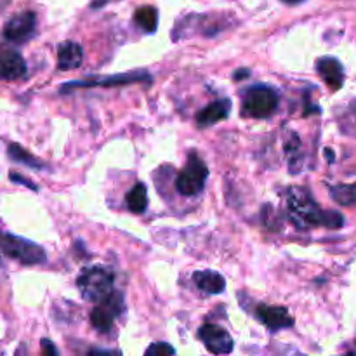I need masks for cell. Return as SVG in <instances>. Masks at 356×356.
Instances as JSON below:
<instances>
[{"mask_svg":"<svg viewBox=\"0 0 356 356\" xmlns=\"http://www.w3.org/2000/svg\"><path fill=\"white\" fill-rule=\"evenodd\" d=\"M7 155H9V159H13L14 162L21 163V165L30 167V169H44L45 167V163L42 162L40 159L33 156L30 152H26L24 148H21V146L16 145V143L9 145V148H7Z\"/></svg>","mask_w":356,"mask_h":356,"instance_id":"18","label":"cell"},{"mask_svg":"<svg viewBox=\"0 0 356 356\" xmlns=\"http://www.w3.org/2000/svg\"><path fill=\"white\" fill-rule=\"evenodd\" d=\"M0 254L24 264H42L47 259V254L40 245L7 233L0 235Z\"/></svg>","mask_w":356,"mask_h":356,"instance_id":"5","label":"cell"},{"mask_svg":"<svg viewBox=\"0 0 356 356\" xmlns=\"http://www.w3.org/2000/svg\"><path fill=\"white\" fill-rule=\"evenodd\" d=\"M149 76L146 73H125V75L104 76V80H90V82H73L68 86H63L61 90H68L72 87H90V86H115V83H131L139 82V80H148Z\"/></svg>","mask_w":356,"mask_h":356,"instance_id":"15","label":"cell"},{"mask_svg":"<svg viewBox=\"0 0 356 356\" xmlns=\"http://www.w3.org/2000/svg\"><path fill=\"white\" fill-rule=\"evenodd\" d=\"M76 285L86 301L101 302L113 292L115 275L104 266H90L82 270Z\"/></svg>","mask_w":356,"mask_h":356,"instance_id":"2","label":"cell"},{"mask_svg":"<svg viewBox=\"0 0 356 356\" xmlns=\"http://www.w3.org/2000/svg\"><path fill=\"white\" fill-rule=\"evenodd\" d=\"M125 202H127L129 211L134 214H143L148 207V190L143 183H136L131 188L127 195H125Z\"/></svg>","mask_w":356,"mask_h":356,"instance_id":"16","label":"cell"},{"mask_svg":"<svg viewBox=\"0 0 356 356\" xmlns=\"http://www.w3.org/2000/svg\"><path fill=\"white\" fill-rule=\"evenodd\" d=\"M249 75H250L249 70L242 68V70H238V72L233 73V79H235V80H243V79H245V76H249Z\"/></svg>","mask_w":356,"mask_h":356,"instance_id":"23","label":"cell"},{"mask_svg":"<svg viewBox=\"0 0 356 356\" xmlns=\"http://www.w3.org/2000/svg\"><path fill=\"white\" fill-rule=\"evenodd\" d=\"M83 61V49L76 42H63L58 45V68L63 72L76 70Z\"/></svg>","mask_w":356,"mask_h":356,"instance_id":"13","label":"cell"},{"mask_svg":"<svg viewBox=\"0 0 356 356\" xmlns=\"http://www.w3.org/2000/svg\"><path fill=\"white\" fill-rule=\"evenodd\" d=\"M256 316L271 332H278V330L289 329V327L294 325V318L291 316L289 309L282 308V306L261 305L256 309Z\"/></svg>","mask_w":356,"mask_h":356,"instance_id":"9","label":"cell"},{"mask_svg":"<svg viewBox=\"0 0 356 356\" xmlns=\"http://www.w3.org/2000/svg\"><path fill=\"white\" fill-rule=\"evenodd\" d=\"M9 179L13 181V183H17V184H23V186H28L30 190L33 191H38V186L35 183H31L30 179H24V177H21L17 172H9Z\"/></svg>","mask_w":356,"mask_h":356,"instance_id":"21","label":"cell"},{"mask_svg":"<svg viewBox=\"0 0 356 356\" xmlns=\"http://www.w3.org/2000/svg\"><path fill=\"white\" fill-rule=\"evenodd\" d=\"M26 75V63L23 56L14 49H2L0 51V79L17 80Z\"/></svg>","mask_w":356,"mask_h":356,"instance_id":"10","label":"cell"},{"mask_svg":"<svg viewBox=\"0 0 356 356\" xmlns=\"http://www.w3.org/2000/svg\"><path fill=\"white\" fill-rule=\"evenodd\" d=\"M278 92L270 86L257 83L249 87L242 99V115L249 118H268L277 111Z\"/></svg>","mask_w":356,"mask_h":356,"instance_id":"3","label":"cell"},{"mask_svg":"<svg viewBox=\"0 0 356 356\" xmlns=\"http://www.w3.org/2000/svg\"><path fill=\"white\" fill-rule=\"evenodd\" d=\"M134 21L143 31L153 33L156 30V26H159V10L152 6L139 7L134 13Z\"/></svg>","mask_w":356,"mask_h":356,"instance_id":"17","label":"cell"},{"mask_svg":"<svg viewBox=\"0 0 356 356\" xmlns=\"http://www.w3.org/2000/svg\"><path fill=\"white\" fill-rule=\"evenodd\" d=\"M35 26H37L35 13H30V10L21 13L7 21V24L3 26V37H6V40L14 42V44H23L35 33Z\"/></svg>","mask_w":356,"mask_h":356,"instance_id":"8","label":"cell"},{"mask_svg":"<svg viewBox=\"0 0 356 356\" xmlns=\"http://www.w3.org/2000/svg\"><path fill=\"white\" fill-rule=\"evenodd\" d=\"M287 207L299 228L325 226V228L337 229L344 225V219L339 212L322 211L305 188H291L287 191Z\"/></svg>","mask_w":356,"mask_h":356,"instance_id":"1","label":"cell"},{"mask_svg":"<svg viewBox=\"0 0 356 356\" xmlns=\"http://www.w3.org/2000/svg\"><path fill=\"white\" fill-rule=\"evenodd\" d=\"M42 353L44 355H58V350H56L54 348V344L51 343V341H47V339H44L42 341Z\"/></svg>","mask_w":356,"mask_h":356,"instance_id":"22","label":"cell"},{"mask_svg":"<svg viewBox=\"0 0 356 356\" xmlns=\"http://www.w3.org/2000/svg\"><path fill=\"white\" fill-rule=\"evenodd\" d=\"M330 197L339 205H353L356 202V184H337L330 188Z\"/></svg>","mask_w":356,"mask_h":356,"instance_id":"19","label":"cell"},{"mask_svg":"<svg viewBox=\"0 0 356 356\" xmlns=\"http://www.w3.org/2000/svg\"><path fill=\"white\" fill-rule=\"evenodd\" d=\"M229 111H232V103L229 99H218L200 110L195 117L198 127H211V125L218 124V122L228 118Z\"/></svg>","mask_w":356,"mask_h":356,"instance_id":"12","label":"cell"},{"mask_svg":"<svg viewBox=\"0 0 356 356\" xmlns=\"http://www.w3.org/2000/svg\"><path fill=\"white\" fill-rule=\"evenodd\" d=\"M207 176L209 169L204 163V160H202L197 153H190L186 165L179 170V174H177L176 177V190L179 191L183 197H195V195H200L205 188Z\"/></svg>","mask_w":356,"mask_h":356,"instance_id":"4","label":"cell"},{"mask_svg":"<svg viewBox=\"0 0 356 356\" xmlns=\"http://www.w3.org/2000/svg\"><path fill=\"white\" fill-rule=\"evenodd\" d=\"M316 72L320 73V76L323 79V82L330 87L332 90H337L343 87L344 82V68L341 65L339 59L336 58H320L316 61Z\"/></svg>","mask_w":356,"mask_h":356,"instance_id":"11","label":"cell"},{"mask_svg":"<svg viewBox=\"0 0 356 356\" xmlns=\"http://www.w3.org/2000/svg\"><path fill=\"white\" fill-rule=\"evenodd\" d=\"M198 339L212 355H229L233 351V337L222 327L214 323H205L198 329Z\"/></svg>","mask_w":356,"mask_h":356,"instance_id":"7","label":"cell"},{"mask_svg":"<svg viewBox=\"0 0 356 356\" xmlns=\"http://www.w3.org/2000/svg\"><path fill=\"white\" fill-rule=\"evenodd\" d=\"M193 282L202 292H205V294H221V292H225L226 287L225 277H222L221 273H218V271L211 270L197 271V273L193 275Z\"/></svg>","mask_w":356,"mask_h":356,"instance_id":"14","label":"cell"},{"mask_svg":"<svg viewBox=\"0 0 356 356\" xmlns=\"http://www.w3.org/2000/svg\"><path fill=\"white\" fill-rule=\"evenodd\" d=\"M176 350L172 346H169L167 343H155L153 346H149L146 350V355L148 356H159V355H174Z\"/></svg>","mask_w":356,"mask_h":356,"instance_id":"20","label":"cell"},{"mask_svg":"<svg viewBox=\"0 0 356 356\" xmlns=\"http://www.w3.org/2000/svg\"><path fill=\"white\" fill-rule=\"evenodd\" d=\"M282 2H285V3H299V2H302V0H282Z\"/></svg>","mask_w":356,"mask_h":356,"instance_id":"24","label":"cell"},{"mask_svg":"<svg viewBox=\"0 0 356 356\" xmlns=\"http://www.w3.org/2000/svg\"><path fill=\"white\" fill-rule=\"evenodd\" d=\"M124 312V298L120 292H111L106 299L97 302L96 308L90 312V325L99 334L110 332L115 318Z\"/></svg>","mask_w":356,"mask_h":356,"instance_id":"6","label":"cell"}]
</instances>
